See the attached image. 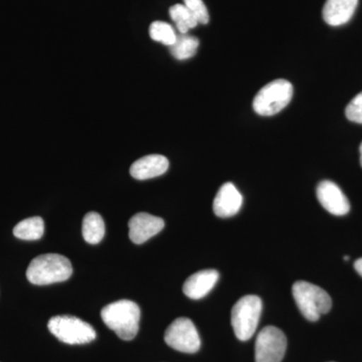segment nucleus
I'll return each mask as SVG.
<instances>
[{"instance_id":"23","label":"nucleus","mask_w":362,"mask_h":362,"mask_svg":"<svg viewBox=\"0 0 362 362\" xmlns=\"http://www.w3.org/2000/svg\"><path fill=\"white\" fill-rule=\"evenodd\" d=\"M359 151H361V164L362 166V143L361 144V148H359Z\"/></svg>"},{"instance_id":"21","label":"nucleus","mask_w":362,"mask_h":362,"mask_svg":"<svg viewBox=\"0 0 362 362\" xmlns=\"http://www.w3.org/2000/svg\"><path fill=\"white\" fill-rule=\"evenodd\" d=\"M345 115L352 122L362 124V92L356 95L347 105Z\"/></svg>"},{"instance_id":"5","label":"nucleus","mask_w":362,"mask_h":362,"mask_svg":"<svg viewBox=\"0 0 362 362\" xmlns=\"http://www.w3.org/2000/svg\"><path fill=\"white\" fill-rule=\"evenodd\" d=\"M293 86L289 81L278 78L259 90L252 102L255 112L261 116H273L291 102Z\"/></svg>"},{"instance_id":"15","label":"nucleus","mask_w":362,"mask_h":362,"mask_svg":"<svg viewBox=\"0 0 362 362\" xmlns=\"http://www.w3.org/2000/svg\"><path fill=\"white\" fill-rule=\"evenodd\" d=\"M82 233L86 242L90 245L99 244L105 235V223L102 216L94 211L86 214Z\"/></svg>"},{"instance_id":"2","label":"nucleus","mask_w":362,"mask_h":362,"mask_svg":"<svg viewBox=\"0 0 362 362\" xmlns=\"http://www.w3.org/2000/svg\"><path fill=\"white\" fill-rule=\"evenodd\" d=\"M73 274L70 259L58 254H45L30 262L26 278L33 285L45 286L64 282Z\"/></svg>"},{"instance_id":"1","label":"nucleus","mask_w":362,"mask_h":362,"mask_svg":"<svg viewBox=\"0 0 362 362\" xmlns=\"http://www.w3.org/2000/svg\"><path fill=\"white\" fill-rule=\"evenodd\" d=\"M139 306L130 300H119L105 306L101 311L104 323L121 339H134L139 330Z\"/></svg>"},{"instance_id":"10","label":"nucleus","mask_w":362,"mask_h":362,"mask_svg":"<svg viewBox=\"0 0 362 362\" xmlns=\"http://www.w3.org/2000/svg\"><path fill=\"white\" fill-rule=\"evenodd\" d=\"M164 221L158 216L146 213L135 214L129 221V237L136 245H141L160 233Z\"/></svg>"},{"instance_id":"16","label":"nucleus","mask_w":362,"mask_h":362,"mask_svg":"<svg viewBox=\"0 0 362 362\" xmlns=\"http://www.w3.org/2000/svg\"><path fill=\"white\" fill-rule=\"evenodd\" d=\"M45 223L40 216L28 218L14 226L13 235L23 240H37L44 235Z\"/></svg>"},{"instance_id":"8","label":"nucleus","mask_w":362,"mask_h":362,"mask_svg":"<svg viewBox=\"0 0 362 362\" xmlns=\"http://www.w3.org/2000/svg\"><path fill=\"white\" fill-rule=\"evenodd\" d=\"M287 349V338L275 326H267L259 331L256 339V362H281Z\"/></svg>"},{"instance_id":"9","label":"nucleus","mask_w":362,"mask_h":362,"mask_svg":"<svg viewBox=\"0 0 362 362\" xmlns=\"http://www.w3.org/2000/svg\"><path fill=\"white\" fill-rule=\"evenodd\" d=\"M317 199L321 206L334 216H345L349 213L350 204L349 199L343 194L337 185L329 180H324L319 183L316 189Z\"/></svg>"},{"instance_id":"11","label":"nucleus","mask_w":362,"mask_h":362,"mask_svg":"<svg viewBox=\"0 0 362 362\" xmlns=\"http://www.w3.org/2000/svg\"><path fill=\"white\" fill-rule=\"evenodd\" d=\"M243 206V195L232 182L221 185L214 197V211L220 218H230L239 213Z\"/></svg>"},{"instance_id":"17","label":"nucleus","mask_w":362,"mask_h":362,"mask_svg":"<svg viewBox=\"0 0 362 362\" xmlns=\"http://www.w3.org/2000/svg\"><path fill=\"white\" fill-rule=\"evenodd\" d=\"M199 40L192 35H177L175 45H171L170 52L176 59L185 61V59L192 58L197 54L199 49Z\"/></svg>"},{"instance_id":"22","label":"nucleus","mask_w":362,"mask_h":362,"mask_svg":"<svg viewBox=\"0 0 362 362\" xmlns=\"http://www.w3.org/2000/svg\"><path fill=\"white\" fill-rule=\"evenodd\" d=\"M354 269L362 277V258L356 259V263H354Z\"/></svg>"},{"instance_id":"7","label":"nucleus","mask_w":362,"mask_h":362,"mask_svg":"<svg viewBox=\"0 0 362 362\" xmlns=\"http://www.w3.org/2000/svg\"><path fill=\"white\" fill-rule=\"evenodd\" d=\"M166 344L171 349L185 354H195L201 349V337L190 319L185 317L175 319L164 334Z\"/></svg>"},{"instance_id":"6","label":"nucleus","mask_w":362,"mask_h":362,"mask_svg":"<svg viewBox=\"0 0 362 362\" xmlns=\"http://www.w3.org/2000/svg\"><path fill=\"white\" fill-rule=\"evenodd\" d=\"M47 327L59 341L66 344H86L96 338V331L82 319L75 316L61 315L52 317Z\"/></svg>"},{"instance_id":"13","label":"nucleus","mask_w":362,"mask_h":362,"mask_svg":"<svg viewBox=\"0 0 362 362\" xmlns=\"http://www.w3.org/2000/svg\"><path fill=\"white\" fill-rule=\"evenodd\" d=\"M169 161L160 154H151L138 159L130 168V175L138 180H146L164 175L168 170Z\"/></svg>"},{"instance_id":"12","label":"nucleus","mask_w":362,"mask_h":362,"mask_svg":"<svg viewBox=\"0 0 362 362\" xmlns=\"http://www.w3.org/2000/svg\"><path fill=\"white\" fill-rule=\"evenodd\" d=\"M220 274L216 270H202L192 274L183 284V293L194 300L206 297L218 283Z\"/></svg>"},{"instance_id":"14","label":"nucleus","mask_w":362,"mask_h":362,"mask_svg":"<svg viewBox=\"0 0 362 362\" xmlns=\"http://www.w3.org/2000/svg\"><path fill=\"white\" fill-rule=\"evenodd\" d=\"M358 0H326L323 7V18L329 25H345L356 13Z\"/></svg>"},{"instance_id":"18","label":"nucleus","mask_w":362,"mask_h":362,"mask_svg":"<svg viewBox=\"0 0 362 362\" xmlns=\"http://www.w3.org/2000/svg\"><path fill=\"white\" fill-rule=\"evenodd\" d=\"M169 16H170L171 20L175 21L178 32L182 35H185L188 30L199 25L194 14L190 13L189 9L185 4H175L171 6L169 8Z\"/></svg>"},{"instance_id":"4","label":"nucleus","mask_w":362,"mask_h":362,"mask_svg":"<svg viewBox=\"0 0 362 362\" xmlns=\"http://www.w3.org/2000/svg\"><path fill=\"white\" fill-rule=\"evenodd\" d=\"M263 302L256 295L240 298L232 309V326L235 337L242 341L251 339L258 328Z\"/></svg>"},{"instance_id":"24","label":"nucleus","mask_w":362,"mask_h":362,"mask_svg":"<svg viewBox=\"0 0 362 362\" xmlns=\"http://www.w3.org/2000/svg\"><path fill=\"white\" fill-rule=\"evenodd\" d=\"M344 261H349V256H344Z\"/></svg>"},{"instance_id":"19","label":"nucleus","mask_w":362,"mask_h":362,"mask_svg":"<svg viewBox=\"0 0 362 362\" xmlns=\"http://www.w3.org/2000/svg\"><path fill=\"white\" fill-rule=\"evenodd\" d=\"M149 35L152 40L168 45V47L175 45L176 37H177L175 28L164 21L152 23L149 28Z\"/></svg>"},{"instance_id":"20","label":"nucleus","mask_w":362,"mask_h":362,"mask_svg":"<svg viewBox=\"0 0 362 362\" xmlns=\"http://www.w3.org/2000/svg\"><path fill=\"white\" fill-rule=\"evenodd\" d=\"M185 6L194 14L197 23L206 25L209 21V11L202 0H183Z\"/></svg>"},{"instance_id":"3","label":"nucleus","mask_w":362,"mask_h":362,"mask_svg":"<svg viewBox=\"0 0 362 362\" xmlns=\"http://www.w3.org/2000/svg\"><path fill=\"white\" fill-rule=\"evenodd\" d=\"M298 308L307 320L315 322L332 307V300L325 290L306 281H297L292 287Z\"/></svg>"}]
</instances>
